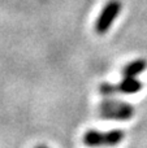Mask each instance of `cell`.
Wrapping results in <instances>:
<instances>
[{"instance_id": "6da1fadb", "label": "cell", "mask_w": 147, "mask_h": 148, "mask_svg": "<svg viewBox=\"0 0 147 148\" xmlns=\"http://www.w3.org/2000/svg\"><path fill=\"white\" fill-rule=\"evenodd\" d=\"M99 117L111 121H129L133 118L135 109L132 104L120 100L106 99L99 104Z\"/></svg>"}, {"instance_id": "7a4b0ae2", "label": "cell", "mask_w": 147, "mask_h": 148, "mask_svg": "<svg viewBox=\"0 0 147 148\" xmlns=\"http://www.w3.org/2000/svg\"><path fill=\"white\" fill-rule=\"evenodd\" d=\"M124 139L122 130H109L107 133H100L96 130H89L83 135V143L87 147L98 148V147H115L120 144Z\"/></svg>"}, {"instance_id": "3957f363", "label": "cell", "mask_w": 147, "mask_h": 148, "mask_svg": "<svg viewBox=\"0 0 147 148\" xmlns=\"http://www.w3.org/2000/svg\"><path fill=\"white\" fill-rule=\"evenodd\" d=\"M121 8L122 4L120 0H109L108 3H106V5L102 8L100 13L96 18L95 25H94L95 33L99 35H104L113 25L115 20L119 17Z\"/></svg>"}, {"instance_id": "277c9868", "label": "cell", "mask_w": 147, "mask_h": 148, "mask_svg": "<svg viewBox=\"0 0 147 148\" xmlns=\"http://www.w3.org/2000/svg\"><path fill=\"white\" fill-rule=\"evenodd\" d=\"M142 88V82L138 78H133V77H122L121 82L116 84L117 92H121V94H137Z\"/></svg>"}, {"instance_id": "5b68a950", "label": "cell", "mask_w": 147, "mask_h": 148, "mask_svg": "<svg viewBox=\"0 0 147 148\" xmlns=\"http://www.w3.org/2000/svg\"><path fill=\"white\" fill-rule=\"evenodd\" d=\"M147 69V61L145 59H137L128 62L122 68V77H133L137 78L139 74H142Z\"/></svg>"}, {"instance_id": "8992f818", "label": "cell", "mask_w": 147, "mask_h": 148, "mask_svg": "<svg viewBox=\"0 0 147 148\" xmlns=\"http://www.w3.org/2000/svg\"><path fill=\"white\" fill-rule=\"evenodd\" d=\"M99 92H100L103 96H112V95L117 94L116 84H112V83H102L100 86H99Z\"/></svg>"}, {"instance_id": "52a82bcc", "label": "cell", "mask_w": 147, "mask_h": 148, "mask_svg": "<svg viewBox=\"0 0 147 148\" xmlns=\"http://www.w3.org/2000/svg\"><path fill=\"white\" fill-rule=\"evenodd\" d=\"M35 148H47L46 146H38V147H35Z\"/></svg>"}]
</instances>
